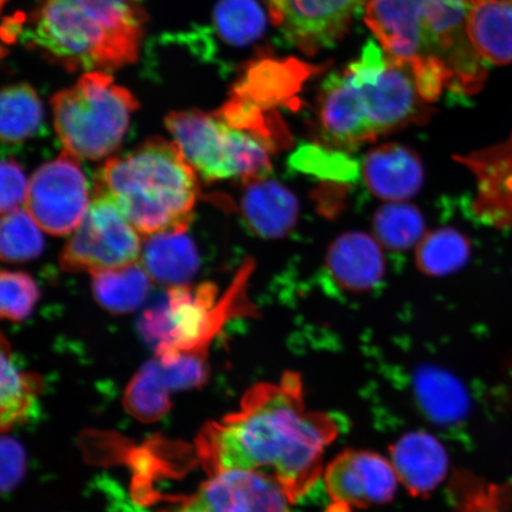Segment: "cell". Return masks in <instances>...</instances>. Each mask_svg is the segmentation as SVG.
I'll list each match as a JSON object with an SVG mask.
<instances>
[{"instance_id": "6da1fadb", "label": "cell", "mask_w": 512, "mask_h": 512, "mask_svg": "<svg viewBox=\"0 0 512 512\" xmlns=\"http://www.w3.org/2000/svg\"><path fill=\"white\" fill-rule=\"evenodd\" d=\"M338 432L331 415L307 411L302 379L287 371L278 383L255 384L239 411L204 427L198 450L213 475L265 472L278 480L294 504L323 477V456Z\"/></svg>"}, {"instance_id": "7a4b0ae2", "label": "cell", "mask_w": 512, "mask_h": 512, "mask_svg": "<svg viewBox=\"0 0 512 512\" xmlns=\"http://www.w3.org/2000/svg\"><path fill=\"white\" fill-rule=\"evenodd\" d=\"M476 0H367L364 21L387 53L407 64L428 102L443 89L471 95L482 89L488 62L467 32Z\"/></svg>"}, {"instance_id": "3957f363", "label": "cell", "mask_w": 512, "mask_h": 512, "mask_svg": "<svg viewBox=\"0 0 512 512\" xmlns=\"http://www.w3.org/2000/svg\"><path fill=\"white\" fill-rule=\"evenodd\" d=\"M145 18L133 0H44L25 41L70 73L136 62Z\"/></svg>"}, {"instance_id": "277c9868", "label": "cell", "mask_w": 512, "mask_h": 512, "mask_svg": "<svg viewBox=\"0 0 512 512\" xmlns=\"http://www.w3.org/2000/svg\"><path fill=\"white\" fill-rule=\"evenodd\" d=\"M95 189L110 196L144 236L187 232L198 196L197 172L175 142L153 137L108 159Z\"/></svg>"}, {"instance_id": "5b68a950", "label": "cell", "mask_w": 512, "mask_h": 512, "mask_svg": "<svg viewBox=\"0 0 512 512\" xmlns=\"http://www.w3.org/2000/svg\"><path fill=\"white\" fill-rule=\"evenodd\" d=\"M64 151L79 159H104L119 149L139 102L102 70L83 74L51 99Z\"/></svg>"}, {"instance_id": "8992f818", "label": "cell", "mask_w": 512, "mask_h": 512, "mask_svg": "<svg viewBox=\"0 0 512 512\" xmlns=\"http://www.w3.org/2000/svg\"><path fill=\"white\" fill-rule=\"evenodd\" d=\"M165 126L192 168L208 182H247L265 177L271 169L270 140L229 125L216 112H171Z\"/></svg>"}, {"instance_id": "52a82bcc", "label": "cell", "mask_w": 512, "mask_h": 512, "mask_svg": "<svg viewBox=\"0 0 512 512\" xmlns=\"http://www.w3.org/2000/svg\"><path fill=\"white\" fill-rule=\"evenodd\" d=\"M343 73L354 88L374 138L418 124L430 114V102L422 98L412 69L373 40Z\"/></svg>"}, {"instance_id": "ba28073f", "label": "cell", "mask_w": 512, "mask_h": 512, "mask_svg": "<svg viewBox=\"0 0 512 512\" xmlns=\"http://www.w3.org/2000/svg\"><path fill=\"white\" fill-rule=\"evenodd\" d=\"M140 233L104 192L94 189L85 217L60 255L67 273H95L134 264L142 255Z\"/></svg>"}, {"instance_id": "9c48e42d", "label": "cell", "mask_w": 512, "mask_h": 512, "mask_svg": "<svg viewBox=\"0 0 512 512\" xmlns=\"http://www.w3.org/2000/svg\"><path fill=\"white\" fill-rule=\"evenodd\" d=\"M216 287L203 284L192 290L171 287L168 302L147 311L140 320V331L155 345L156 355L172 351H208L211 338L223 323L228 297L215 306Z\"/></svg>"}, {"instance_id": "30bf717a", "label": "cell", "mask_w": 512, "mask_h": 512, "mask_svg": "<svg viewBox=\"0 0 512 512\" xmlns=\"http://www.w3.org/2000/svg\"><path fill=\"white\" fill-rule=\"evenodd\" d=\"M91 202L79 158L63 151L32 175L24 207L43 232L64 236L79 227Z\"/></svg>"}, {"instance_id": "8fae6325", "label": "cell", "mask_w": 512, "mask_h": 512, "mask_svg": "<svg viewBox=\"0 0 512 512\" xmlns=\"http://www.w3.org/2000/svg\"><path fill=\"white\" fill-rule=\"evenodd\" d=\"M271 18L307 55L334 46L347 35L367 0H267Z\"/></svg>"}, {"instance_id": "7c38bea8", "label": "cell", "mask_w": 512, "mask_h": 512, "mask_svg": "<svg viewBox=\"0 0 512 512\" xmlns=\"http://www.w3.org/2000/svg\"><path fill=\"white\" fill-rule=\"evenodd\" d=\"M326 491L339 508H368L392 501L399 478L389 458L379 453L348 450L323 473Z\"/></svg>"}, {"instance_id": "4fadbf2b", "label": "cell", "mask_w": 512, "mask_h": 512, "mask_svg": "<svg viewBox=\"0 0 512 512\" xmlns=\"http://www.w3.org/2000/svg\"><path fill=\"white\" fill-rule=\"evenodd\" d=\"M197 497L216 512H291L293 504L277 479L249 470L214 473Z\"/></svg>"}, {"instance_id": "5bb4252c", "label": "cell", "mask_w": 512, "mask_h": 512, "mask_svg": "<svg viewBox=\"0 0 512 512\" xmlns=\"http://www.w3.org/2000/svg\"><path fill=\"white\" fill-rule=\"evenodd\" d=\"M325 266L332 283L356 294L374 290L386 274L380 242L361 232L338 236L326 253Z\"/></svg>"}, {"instance_id": "9a60e30c", "label": "cell", "mask_w": 512, "mask_h": 512, "mask_svg": "<svg viewBox=\"0 0 512 512\" xmlns=\"http://www.w3.org/2000/svg\"><path fill=\"white\" fill-rule=\"evenodd\" d=\"M361 174L371 194L387 202L411 200L425 179L418 155L400 144H384L369 151Z\"/></svg>"}, {"instance_id": "2e32d148", "label": "cell", "mask_w": 512, "mask_h": 512, "mask_svg": "<svg viewBox=\"0 0 512 512\" xmlns=\"http://www.w3.org/2000/svg\"><path fill=\"white\" fill-rule=\"evenodd\" d=\"M399 482L415 497H426L446 477L448 457L437 438L426 432L403 435L389 448Z\"/></svg>"}, {"instance_id": "e0dca14e", "label": "cell", "mask_w": 512, "mask_h": 512, "mask_svg": "<svg viewBox=\"0 0 512 512\" xmlns=\"http://www.w3.org/2000/svg\"><path fill=\"white\" fill-rule=\"evenodd\" d=\"M319 124L332 145L352 147L374 140L354 88L342 73L323 83L318 101Z\"/></svg>"}, {"instance_id": "ac0fdd59", "label": "cell", "mask_w": 512, "mask_h": 512, "mask_svg": "<svg viewBox=\"0 0 512 512\" xmlns=\"http://www.w3.org/2000/svg\"><path fill=\"white\" fill-rule=\"evenodd\" d=\"M245 183L241 208L249 228L264 239H280L290 234L299 215L293 192L265 177Z\"/></svg>"}, {"instance_id": "d6986e66", "label": "cell", "mask_w": 512, "mask_h": 512, "mask_svg": "<svg viewBox=\"0 0 512 512\" xmlns=\"http://www.w3.org/2000/svg\"><path fill=\"white\" fill-rule=\"evenodd\" d=\"M140 262L153 283L169 288L187 286L200 268L196 246L185 232L145 236Z\"/></svg>"}, {"instance_id": "ffe728a7", "label": "cell", "mask_w": 512, "mask_h": 512, "mask_svg": "<svg viewBox=\"0 0 512 512\" xmlns=\"http://www.w3.org/2000/svg\"><path fill=\"white\" fill-rule=\"evenodd\" d=\"M467 32L477 53L496 66L512 62V0H476Z\"/></svg>"}, {"instance_id": "44dd1931", "label": "cell", "mask_w": 512, "mask_h": 512, "mask_svg": "<svg viewBox=\"0 0 512 512\" xmlns=\"http://www.w3.org/2000/svg\"><path fill=\"white\" fill-rule=\"evenodd\" d=\"M153 283L142 262L92 274L94 298L114 315L137 311L145 303Z\"/></svg>"}, {"instance_id": "7402d4cb", "label": "cell", "mask_w": 512, "mask_h": 512, "mask_svg": "<svg viewBox=\"0 0 512 512\" xmlns=\"http://www.w3.org/2000/svg\"><path fill=\"white\" fill-rule=\"evenodd\" d=\"M473 166L483 185V206L492 222L512 223V136L477 159Z\"/></svg>"}, {"instance_id": "603a6c76", "label": "cell", "mask_w": 512, "mask_h": 512, "mask_svg": "<svg viewBox=\"0 0 512 512\" xmlns=\"http://www.w3.org/2000/svg\"><path fill=\"white\" fill-rule=\"evenodd\" d=\"M43 388L40 376L25 373L12 360L8 341H2V380H0V427L8 432L27 421L34 412Z\"/></svg>"}, {"instance_id": "cb8c5ba5", "label": "cell", "mask_w": 512, "mask_h": 512, "mask_svg": "<svg viewBox=\"0 0 512 512\" xmlns=\"http://www.w3.org/2000/svg\"><path fill=\"white\" fill-rule=\"evenodd\" d=\"M43 105L27 83L4 87L0 94V138L4 144H19L34 136L43 123Z\"/></svg>"}, {"instance_id": "d4e9b609", "label": "cell", "mask_w": 512, "mask_h": 512, "mask_svg": "<svg viewBox=\"0 0 512 512\" xmlns=\"http://www.w3.org/2000/svg\"><path fill=\"white\" fill-rule=\"evenodd\" d=\"M471 245L454 228H440L426 234L416 246V265L432 277H444L463 268L470 258Z\"/></svg>"}, {"instance_id": "484cf974", "label": "cell", "mask_w": 512, "mask_h": 512, "mask_svg": "<svg viewBox=\"0 0 512 512\" xmlns=\"http://www.w3.org/2000/svg\"><path fill=\"white\" fill-rule=\"evenodd\" d=\"M375 239L390 251H408L424 239L425 221L420 211L406 202H388L373 219Z\"/></svg>"}, {"instance_id": "4316f807", "label": "cell", "mask_w": 512, "mask_h": 512, "mask_svg": "<svg viewBox=\"0 0 512 512\" xmlns=\"http://www.w3.org/2000/svg\"><path fill=\"white\" fill-rule=\"evenodd\" d=\"M170 390L160 376L157 358L146 362L125 390L124 407L139 421L156 422L171 409Z\"/></svg>"}, {"instance_id": "83f0119b", "label": "cell", "mask_w": 512, "mask_h": 512, "mask_svg": "<svg viewBox=\"0 0 512 512\" xmlns=\"http://www.w3.org/2000/svg\"><path fill=\"white\" fill-rule=\"evenodd\" d=\"M214 23L224 42L245 47L264 36L267 17L256 0H220L215 8Z\"/></svg>"}, {"instance_id": "f1b7e54d", "label": "cell", "mask_w": 512, "mask_h": 512, "mask_svg": "<svg viewBox=\"0 0 512 512\" xmlns=\"http://www.w3.org/2000/svg\"><path fill=\"white\" fill-rule=\"evenodd\" d=\"M42 229L27 210L15 209L3 214L0 223V256L5 262H24L43 252Z\"/></svg>"}, {"instance_id": "f546056e", "label": "cell", "mask_w": 512, "mask_h": 512, "mask_svg": "<svg viewBox=\"0 0 512 512\" xmlns=\"http://www.w3.org/2000/svg\"><path fill=\"white\" fill-rule=\"evenodd\" d=\"M156 358L160 376L171 393L201 388L209 379L208 351L164 352Z\"/></svg>"}, {"instance_id": "4dcf8cb0", "label": "cell", "mask_w": 512, "mask_h": 512, "mask_svg": "<svg viewBox=\"0 0 512 512\" xmlns=\"http://www.w3.org/2000/svg\"><path fill=\"white\" fill-rule=\"evenodd\" d=\"M40 298L34 280L23 272L3 271L0 274V315L21 323L27 319Z\"/></svg>"}, {"instance_id": "1f68e13d", "label": "cell", "mask_w": 512, "mask_h": 512, "mask_svg": "<svg viewBox=\"0 0 512 512\" xmlns=\"http://www.w3.org/2000/svg\"><path fill=\"white\" fill-rule=\"evenodd\" d=\"M420 389L426 407L438 418L450 421L465 413L467 400L464 390L451 377L426 373L420 379Z\"/></svg>"}, {"instance_id": "d6a6232c", "label": "cell", "mask_w": 512, "mask_h": 512, "mask_svg": "<svg viewBox=\"0 0 512 512\" xmlns=\"http://www.w3.org/2000/svg\"><path fill=\"white\" fill-rule=\"evenodd\" d=\"M294 166L329 181H352L357 176V165L341 152H332L318 146H303L293 156Z\"/></svg>"}, {"instance_id": "836d02e7", "label": "cell", "mask_w": 512, "mask_h": 512, "mask_svg": "<svg viewBox=\"0 0 512 512\" xmlns=\"http://www.w3.org/2000/svg\"><path fill=\"white\" fill-rule=\"evenodd\" d=\"M2 191H0V211L2 215L15 210L25 202L29 183L24 171L14 159L3 160Z\"/></svg>"}, {"instance_id": "e575fe53", "label": "cell", "mask_w": 512, "mask_h": 512, "mask_svg": "<svg viewBox=\"0 0 512 512\" xmlns=\"http://www.w3.org/2000/svg\"><path fill=\"white\" fill-rule=\"evenodd\" d=\"M2 492L14 491L27 471V453L18 441L8 435L2 437Z\"/></svg>"}, {"instance_id": "d590c367", "label": "cell", "mask_w": 512, "mask_h": 512, "mask_svg": "<svg viewBox=\"0 0 512 512\" xmlns=\"http://www.w3.org/2000/svg\"><path fill=\"white\" fill-rule=\"evenodd\" d=\"M176 512H216L215 510L208 507V505L201 501L200 498L195 495L188 499V502L182 504Z\"/></svg>"}]
</instances>
